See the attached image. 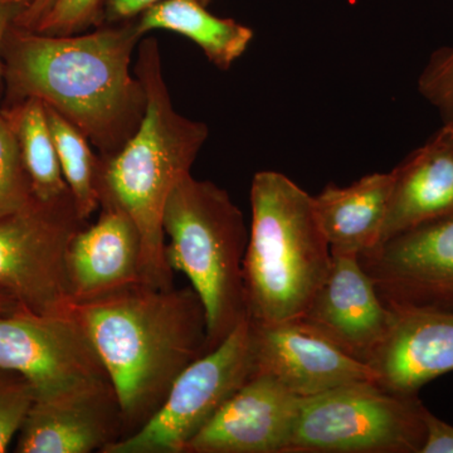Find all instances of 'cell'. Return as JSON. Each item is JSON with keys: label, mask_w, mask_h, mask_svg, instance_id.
<instances>
[{"label": "cell", "mask_w": 453, "mask_h": 453, "mask_svg": "<svg viewBox=\"0 0 453 453\" xmlns=\"http://www.w3.org/2000/svg\"><path fill=\"white\" fill-rule=\"evenodd\" d=\"M138 23L50 35L12 25L2 47L3 106L38 98L81 131L103 159L138 131L146 92L131 56Z\"/></svg>", "instance_id": "1"}, {"label": "cell", "mask_w": 453, "mask_h": 453, "mask_svg": "<svg viewBox=\"0 0 453 453\" xmlns=\"http://www.w3.org/2000/svg\"><path fill=\"white\" fill-rule=\"evenodd\" d=\"M120 402L125 436L145 425L188 366L211 351L207 315L192 286L134 283L71 303Z\"/></svg>", "instance_id": "2"}, {"label": "cell", "mask_w": 453, "mask_h": 453, "mask_svg": "<svg viewBox=\"0 0 453 453\" xmlns=\"http://www.w3.org/2000/svg\"><path fill=\"white\" fill-rule=\"evenodd\" d=\"M134 73L146 92L144 118L120 151L101 157L98 199L100 205L120 208L138 226L144 282L170 288L174 271L166 258L164 210L173 189L190 174L210 130L173 106L155 38L140 42Z\"/></svg>", "instance_id": "3"}, {"label": "cell", "mask_w": 453, "mask_h": 453, "mask_svg": "<svg viewBox=\"0 0 453 453\" xmlns=\"http://www.w3.org/2000/svg\"><path fill=\"white\" fill-rule=\"evenodd\" d=\"M252 223L243 261L247 318L276 324L299 319L332 268L314 196L281 173L252 179Z\"/></svg>", "instance_id": "4"}, {"label": "cell", "mask_w": 453, "mask_h": 453, "mask_svg": "<svg viewBox=\"0 0 453 453\" xmlns=\"http://www.w3.org/2000/svg\"><path fill=\"white\" fill-rule=\"evenodd\" d=\"M163 228L169 266L189 279L204 305L211 350L247 319L243 213L223 188L188 174L169 196Z\"/></svg>", "instance_id": "5"}, {"label": "cell", "mask_w": 453, "mask_h": 453, "mask_svg": "<svg viewBox=\"0 0 453 453\" xmlns=\"http://www.w3.org/2000/svg\"><path fill=\"white\" fill-rule=\"evenodd\" d=\"M425 407L377 381L301 398L286 453H421Z\"/></svg>", "instance_id": "6"}, {"label": "cell", "mask_w": 453, "mask_h": 453, "mask_svg": "<svg viewBox=\"0 0 453 453\" xmlns=\"http://www.w3.org/2000/svg\"><path fill=\"white\" fill-rule=\"evenodd\" d=\"M88 225L71 192L52 201L33 198L0 219V292L19 309L56 314L71 308L65 257L74 234Z\"/></svg>", "instance_id": "7"}, {"label": "cell", "mask_w": 453, "mask_h": 453, "mask_svg": "<svg viewBox=\"0 0 453 453\" xmlns=\"http://www.w3.org/2000/svg\"><path fill=\"white\" fill-rule=\"evenodd\" d=\"M255 374L249 319L181 372L159 410L104 453H184L190 441Z\"/></svg>", "instance_id": "8"}, {"label": "cell", "mask_w": 453, "mask_h": 453, "mask_svg": "<svg viewBox=\"0 0 453 453\" xmlns=\"http://www.w3.org/2000/svg\"><path fill=\"white\" fill-rule=\"evenodd\" d=\"M0 368L31 384L35 399L68 395L110 381L96 349L71 308L56 314H0Z\"/></svg>", "instance_id": "9"}, {"label": "cell", "mask_w": 453, "mask_h": 453, "mask_svg": "<svg viewBox=\"0 0 453 453\" xmlns=\"http://www.w3.org/2000/svg\"><path fill=\"white\" fill-rule=\"evenodd\" d=\"M359 261L387 306L453 311V217L393 235Z\"/></svg>", "instance_id": "10"}, {"label": "cell", "mask_w": 453, "mask_h": 453, "mask_svg": "<svg viewBox=\"0 0 453 453\" xmlns=\"http://www.w3.org/2000/svg\"><path fill=\"white\" fill-rule=\"evenodd\" d=\"M249 321L255 374L270 375L299 398L377 378L366 363L348 356L297 321Z\"/></svg>", "instance_id": "11"}, {"label": "cell", "mask_w": 453, "mask_h": 453, "mask_svg": "<svg viewBox=\"0 0 453 453\" xmlns=\"http://www.w3.org/2000/svg\"><path fill=\"white\" fill-rule=\"evenodd\" d=\"M329 275L297 323L368 365L388 332L390 309L357 255H332Z\"/></svg>", "instance_id": "12"}, {"label": "cell", "mask_w": 453, "mask_h": 453, "mask_svg": "<svg viewBox=\"0 0 453 453\" xmlns=\"http://www.w3.org/2000/svg\"><path fill=\"white\" fill-rule=\"evenodd\" d=\"M125 436L111 381L35 399L17 436L18 453H104Z\"/></svg>", "instance_id": "13"}, {"label": "cell", "mask_w": 453, "mask_h": 453, "mask_svg": "<svg viewBox=\"0 0 453 453\" xmlns=\"http://www.w3.org/2000/svg\"><path fill=\"white\" fill-rule=\"evenodd\" d=\"M300 399L270 375L253 374L184 453H286Z\"/></svg>", "instance_id": "14"}, {"label": "cell", "mask_w": 453, "mask_h": 453, "mask_svg": "<svg viewBox=\"0 0 453 453\" xmlns=\"http://www.w3.org/2000/svg\"><path fill=\"white\" fill-rule=\"evenodd\" d=\"M388 308V332L368 365L383 388L417 395L425 384L453 372V311Z\"/></svg>", "instance_id": "15"}, {"label": "cell", "mask_w": 453, "mask_h": 453, "mask_svg": "<svg viewBox=\"0 0 453 453\" xmlns=\"http://www.w3.org/2000/svg\"><path fill=\"white\" fill-rule=\"evenodd\" d=\"M100 208L97 222L82 226L68 246L65 273L73 303L144 282L138 226L115 205Z\"/></svg>", "instance_id": "16"}, {"label": "cell", "mask_w": 453, "mask_h": 453, "mask_svg": "<svg viewBox=\"0 0 453 453\" xmlns=\"http://www.w3.org/2000/svg\"><path fill=\"white\" fill-rule=\"evenodd\" d=\"M380 242L414 226L453 217V142L442 130L392 170Z\"/></svg>", "instance_id": "17"}, {"label": "cell", "mask_w": 453, "mask_h": 453, "mask_svg": "<svg viewBox=\"0 0 453 453\" xmlns=\"http://www.w3.org/2000/svg\"><path fill=\"white\" fill-rule=\"evenodd\" d=\"M392 186V172L372 173L348 187L329 184L314 196L332 255L360 256L380 243Z\"/></svg>", "instance_id": "18"}, {"label": "cell", "mask_w": 453, "mask_h": 453, "mask_svg": "<svg viewBox=\"0 0 453 453\" xmlns=\"http://www.w3.org/2000/svg\"><path fill=\"white\" fill-rule=\"evenodd\" d=\"M136 23L142 35L166 29L189 38L201 47L211 64L225 71L246 52L253 40L251 28L213 16L196 0H164L146 9Z\"/></svg>", "instance_id": "19"}, {"label": "cell", "mask_w": 453, "mask_h": 453, "mask_svg": "<svg viewBox=\"0 0 453 453\" xmlns=\"http://www.w3.org/2000/svg\"><path fill=\"white\" fill-rule=\"evenodd\" d=\"M3 111L16 136L35 198L52 201L70 192L62 174L44 104L38 98H27L3 106Z\"/></svg>", "instance_id": "20"}, {"label": "cell", "mask_w": 453, "mask_h": 453, "mask_svg": "<svg viewBox=\"0 0 453 453\" xmlns=\"http://www.w3.org/2000/svg\"><path fill=\"white\" fill-rule=\"evenodd\" d=\"M46 106L47 120L61 164L62 174L83 220L100 208L98 175L100 155L92 151L88 138L52 107Z\"/></svg>", "instance_id": "21"}, {"label": "cell", "mask_w": 453, "mask_h": 453, "mask_svg": "<svg viewBox=\"0 0 453 453\" xmlns=\"http://www.w3.org/2000/svg\"><path fill=\"white\" fill-rule=\"evenodd\" d=\"M0 80V219L22 210L35 198L22 154L13 130L3 111Z\"/></svg>", "instance_id": "22"}, {"label": "cell", "mask_w": 453, "mask_h": 453, "mask_svg": "<svg viewBox=\"0 0 453 453\" xmlns=\"http://www.w3.org/2000/svg\"><path fill=\"white\" fill-rule=\"evenodd\" d=\"M35 401V390L22 375L0 368V453L8 451Z\"/></svg>", "instance_id": "23"}, {"label": "cell", "mask_w": 453, "mask_h": 453, "mask_svg": "<svg viewBox=\"0 0 453 453\" xmlns=\"http://www.w3.org/2000/svg\"><path fill=\"white\" fill-rule=\"evenodd\" d=\"M104 0H56L35 32L50 35H73L101 25Z\"/></svg>", "instance_id": "24"}, {"label": "cell", "mask_w": 453, "mask_h": 453, "mask_svg": "<svg viewBox=\"0 0 453 453\" xmlns=\"http://www.w3.org/2000/svg\"><path fill=\"white\" fill-rule=\"evenodd\" d=\"M419 92L436 107L445 124L453 121V47L432 55L419 77Z\"/></svg>", "instance_id": "25"}, {"label": "cell", "mask_w": 453, "mask_h": 453, "mask_svg": "<svg viewBox=\"0 0 453 453\" xmlns=\"http://www.w3.org/2000/svg\"><path fill=\"white\" fill-rule=\"evenodd\" d=\"M423 422L426 437L421 453H453V426L438 418L426 407Z\"/></svg>", "instance_id": "26"}, {"label": "cell", "mask_w": 453, "mask_h": 453, "mask_svg": "<svg viewBox=\"0 0 453 453\" xmlns=\"http://www.w3.org/2000/svg\"><path fill=\"white\" fill-rule=\"evenodd\" d=\"M160 2H164V0H105L104 17L106 18L107 22L127 20L144 13L146 9L153 7ZM196 2L205 7L211 0H196Z\"/></svg>", "instance_id": "27"}, {"label": "cell", "mask_w": 453, "mask_h": 453, "mask_svg": "<svg viewBox=\"0 0 453 453\" xmlns=\"http://www.w3.org/2000/svg\"><path fill=\"white\" fill-rule=\"evenodd\" d=\"M56 0H33L31 5L14 20L13 25L27 31H35L41 20L47 16Z\"/></svg>", "instance_id": "28"}, {"label": "cell", "mask_w": 453, "mask_h": 453, "mask_svg": "<svg viewBox=\"0 0 453 453\" xmlns=\"http://www.w3.org/2000/svg\"><path fill=\"white\" fill-rule=\"evenodd\" d=\"M23 4L16 2H9V0H0V80L3 79V65H2V47L5 35L8 29L13 25L18 16L25 11Z\"/></svg>", "instance_id": "29"}, {"label": "cell", "mask_w": 453, "mask_h": 453, "mask_svg": "<svg viewBox=\"0 0 453 453\" xmlns=\"http://www.w3.org/2000/svg\"><path fill=\"white\" fill-rule=\"evenodd\" d=\"M19 309V306L14 303L11 297H8L7 295L2 294L0 292V314H4V312H12L16 311V310Z\"/></svg>", "instance_id": "30"}, {"label": "cell", "mask_w": 453, "mask_h": 453, "mask_svg": "<svg viewBox=\"0 0 453 453\" xmlns=\"http://www.w3.org/2000/svg\"><path fill=\"white\" fill-rule=\"evenodd\" d=\"M441 130H442L443 133H445L446 135L449 136V138L453 142V121L447 122V124L441 127Z\"/></svg>", "instance_id": "31"}, {"label": "cell", "mask_w": 453, "mask_h": 453, "mask_svg": "<svg viewBox=\"0 0 453 453\" xmlns=\"http://www.w3.org/2000/svg\"><path fill=\"white\" fill-rule=\"evenodd\" d=\"M9 2L19 3V4L25 5V7L27 9L29 7V5H31V3L33 2V0H9ZM26 9H25V11H26Z\"/></svg>", "instance_id": "32"}]
</instances>
